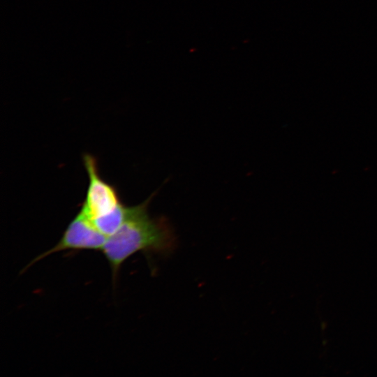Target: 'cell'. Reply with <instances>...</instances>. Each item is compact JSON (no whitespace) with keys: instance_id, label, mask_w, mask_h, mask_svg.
Listing matches in <instances>:
<instances>
[{"instance_id":"cell-1","label":"cell","mask_w":377,"mask_h":377,"mask_svg":"<svg viewBox=\"0 0 377 377\" xmlns=\"http://www.w3.org/2000/svg\"><path fill=\"white\" fill-rule=\"evenodd\" d=\"M156 193L143 202L128 207L126 218L119 228L107 237L102 252L112 270L113 283L121 265L139 252L167 253L173 249L175 237L163 216L151 217L148 205Z\"/></svg>"},{"instance_id":"cell-2","label":"cell","mask_w":377,"mask_h":377,"mask_svg":"<svg viewBox=\"0 0 377 377\" xmlns=\"http://www.w3.org/2000/svg\"><path fill=\"white\" fill-rule=\"evenodd\" d=\"M82 159L89 185L80 210L92 222L110 214L122 202L116 187L101 177L96 157L84 154Z\"/></svg>"},{"instance_id":"cell-3","label":"cell","mask_w":377,"mask_h":377,"mask_svg":"<svg viewBox=\"0 0 377 377\" xmlns=\"http://www.w3.org/2000/svg\"><path fill=\"white\" fill-rule=\"evenodd\" d=\"M107 237L80 210L68 223L57 244L52 249L37 256L27 267L47 256L59 251L66 250H102Z\"/></svg>"}]
</instances>
